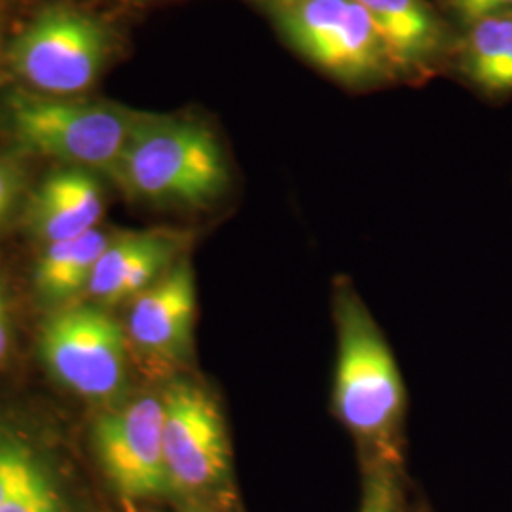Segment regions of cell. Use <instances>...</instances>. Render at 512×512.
<instances>
[{
  "instance_id": "cell-1",
  "label": "cell",
  "mask_w": 512,
  "mask_h": 512,
  "mask_svg": "<svg viewBox=\"0 0 512 512\" xmlns=\"http://www.w3.org/2000/svg\"><path fill=\"white\" fill-rule=\"evenodd\" d=\"M110 177L135 200L183 209L219 202L232 184L219 135L192 114L148 112Z\"/></svg>"
},
{
  "instance_id": "cell-2",
  "label": "cell",
  "mask_w": 512,
  "mask_h": 512,
  "mask_svg": "<svg viewBox=\"0 0 512 512\" xmlns=\"http://www.w3.org/2000/svg\"><path fill=\"white\" fill-rule=\"evenodd\" d=\"M334 408L365 448L368 463H399L404 387L395 357L353 289L336 293Z\"/></svg>"
},
{
  "instance_id": "cell-3",
  "label": "cell",
  "mask_w": 512,
  "mask_h": 512,
  "mask_svg": "<svg viewBox=\"0 0 512 512\" xmlns=\"http://www.w3.org/2000/svg\"><path fill=\"white\" fill-rule=\"evenodd\" d=\"M283 42L349 92L397 84L359 0H255Z\"/></svg>"
},
{
  "instance_id": "cell-4",
  "label": "cell",
  "mask_w": 512,
  "mask_h": 512,
  "mask_svg": "<svg viewBox=\"0 0 512 512\" xmlns=\"http://www.w3.org/2000/svg\"><path fill=\"white\" fill-rule=\"evenodd\" d=\"M6 109L12 135L25 150L109 175L148 114L118 103L35 92L12 93Z\"/></svg>"
},
{
  "instance_id": "cell-5",
  "label": "cell",
  "mask_w": 512,
  "mask_h": 512,
  "mask_svg": "<svg viewBox=\"0 0 512 512\" xmlns=\"http://www.w3.org/2000/svg\"><path fill=\"white\" fill-rule=\"evenodd\" d=\"M114 50L109 27L71 4H48L8 46V65L31 92L76 97L93 88Z\"/></svg>"
},
{
  "instance_id": "cell-6",
  "label": "cell",
  "mask_w": 512,
  "mask_h": 512,
  "mask_svg": "<svg viewBox=\"0 0 512 512\" xmlns=\"http://www.w3.org/2000/svg\"><path fill=\"white\" fill-rule=\"evenodd\" d=\"M162 403L165 467L173 494L211 512L234 507L230 440L215 397L196 382L175 380Z\"/></svg>"
},
{
  "instance_id": "cell-7",
  "label": "cell",
  "mask_w": 512,
  "mask_h": 512,
  "mask_svg": "<svg viewBox=\"0 0 512 512\" xmlns=\"http://www.w3.org/2000/svg\"><path fill=\"white\" fill-rule=\"evenodd\" d=\"M40 357L61 385L90 401H112L128 380V334L107 311L76 306L40 332Z\"/></svg>"
},
{
  "instance_id": "cell-8",
  "label": "cell",
  "mask_w": 512,
  "mask_h": 512,
  "mask_svg": "<svg viewBox=\"0 0 512 512\" xmlns=\"http://www.w3.org/2000/svg\"><path fill=\"white\" fill-rule=\"evenodd\" d=\"M97 458L128 501L173 494L164 456V403L145 395L103 414L93 429Z\"/></svg>"
},
{
  "instance_id": "cell-9",
  "label": "cell",
  "mask_w": 512,
  "mask_h": 512,
  "mask_svg": "<svg viewBox=\"0 0 512 512\" xmlns=\"http://www.w3.org/2000/svg\"><path fill=\"white\" fill-rule=\"evenodd\" d=\"M382 40L397 84L421 86L450 69L458 33L435 0H359Z\"/></svg>"
},
{
  "instance_id": "cell-10",
  "label": "cell",
  "mask_w": 512,
  "mask_h": 512,
  "mask_svg": "<svg viewBox=\"0 0 512 512\" xmlns=\"http://www.w3.org/2000/svg\"><path fill=\"white\" fill-rule=\"evenodd\" d=\"M129 304L128 342L143 357L160 366L181 365L190 357L196 323V281L186 258H179Z\"/></svg>"
},
{
  "instance_id": "cell-11",
  "label": "cell",
  "mask_w": 512,
  "mask_h": 512,
  "mask_svg": "<svg viewBox=\"0 0 512 512\" xmlns=\"http://www.w3.org/2000/svg\"><path fill=\"white\" fill-rule=\"evenodd\" d=\"M184 241L183 234L169 230L126 232L110 238L86 291L99 306L131 302L181 258Z\"/></svg>"
},
{
  "instance_id": "cell-12",
  "label": "cell",
  "mask_w": 512,
  "mask_h": 512,
  "mask_svg": "<svg viewBox=\"0 0 512 512\" xmlns=\"http://www.w3.org/2000/svg\"><path fill=\"white\" fill-rule=\"evenodd\" d=\"M105 211L103 188L88 169L63 167L38 184L27 207L29 230L46 245L97 228Z\"/></svg>"
},
{
  "instance_id": "cell-13",
  "label": "cell",
  "mask_w": 512,
  "mask_h": 512,
  "mask_svg": "<svg viewBox=\"0 0 512 512\" xmlns=\"http://www.w3.org/2000/svg\"><path fill=\"white\" fill-rule=\"evenodd\" d=\"M450 69L490 99L512 95V12L482 19L461 31Z\"/></svg>"
},
{
  "instance_id": "cell-14",
  "label": "cell",
  "mask_w": 512,
  "mask_h": 512,
  "mask_svg": "<svg viewBox=\"0 0 512 512\" xmlns=\"http://www.w3.org/2000/svg\"><path fill=\"white\" fill-rule=\"evenodd\" d=\"M109 243L107 232L93 228L84 236L46 245L35 268L38 296L57 304L86 291L93 268Z\"/></svg>"
},
{
  "instance_id": "cell-15",
  "label": "cell",
  "mask_w": 512,
  "mask_h": 512,
  "mask_svg": "<svg viewBox=\"0 0 512 512\" xmlns=\"http://www.w3.org/2000/svg\"><path fill=\"white\" fill-rule=\"evenodd\" d=\"M0 512H74V509L59 486L50 461L44 458L18 490L2 503Z\"/></svg>"
},
{
  "instance_id": "cell-16",
  "label": "cell",
  "mask_w": 512,
  "mask_h": 512,
  "mask_svg": "<svg viewBox=\"0 0 512 512\" xmlns=\"http://www.w3.org/2000/svg\"><path fill=\"white\" fill-rule=\"evenodd\" d=\"M46 458L37 446L14 431L0 429V507Z\"/></svg>"
},
{
  "instance_id": "cell-17",
  "label": "cell",
  "mask_w": 512,
  "mask_h": 512,
  "mask_svg": "<svg viewBox=\"0 0 512 512\" xmlns=\"http://www.w3.org/2000/svg\"><path fill=\"white\" fill-rule=\"evenodd\" d=\"M403 505L399 463H368L359 512H403Z\"/></svg>"
},
{
  "instance_id": "cell-18",
  "label": "cell",
  "mask_w": 512,
  "mask_h": 512,
  "mask_svg": "<svg viewBox=\"0 0 512 512\" xmlns=\"http://www.w3.org/2000/svg\"><path fill=\"white\" fill-rule=\"evenodd\" d=\"M435 4L458 35L482 19L512 12V0H435Z\"/></svg>"
},
{
  "instance_id": "cell-19",
  "label": "cell",
  "mask_w": 512,
  "mask_h": 512,
  "mask_svg": "<svg viewBox=\"0 0 512 512\" xmlns=\"http://www.w3.org/2000/svg\"><path fill=\"white\" fill-rule=\"evenodd\" d=\"M19 192H21V173L18 165L0 158V224L14 207Z\"/></svg>"
},
{
  "instance_id": "cell-20",
  "label": "cell",
  "mask_w": 512,
  "mask_h": 512,
  "mask_svg": "<svg viewBox=\"0 0 512 512\" xmlns=\"http://www.w3.org/2000/svg\"><path fill=\"white\" fill-rule=\"evenodd\" d=\"M6 306V298L0 289V363L6 359L10 349V317Z\"/></svg>"
},
{
  "instance_id": "cell-21",
  "label": "cell",
  "mask_w": 512,
  "mask_h": 512,
  "mask_svg": "<svg viewBox=\"0 0 512 512\" xmlns=\"http://www.w3.org/2000/svg\"><path fill=\"white\" fill-rule=\"evenodd\" d=\"M169 512H211V511H207V509H202V507H196V505H188V507H184V509H177V511H169Z\"/></svg>"
}]
</instances>
